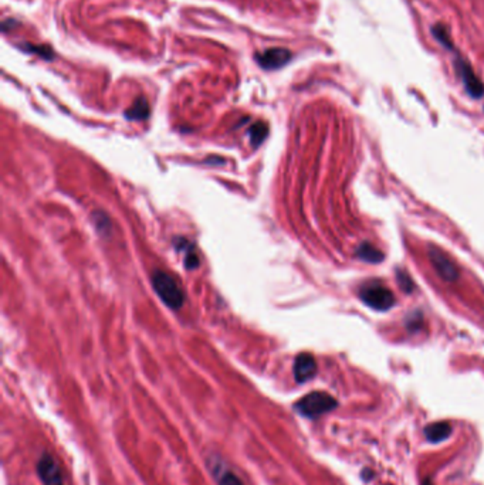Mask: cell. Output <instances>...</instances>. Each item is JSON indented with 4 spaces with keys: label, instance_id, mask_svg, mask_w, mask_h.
<instances>
[{
    "label": "cell",
    "instance_id": "cell-17",
    "mask_svg": "<svg viewBox=\"0 0 484 485\" xmlns=\"http://www.w3.org/2000/svg\"><path fill=\"white\" fill-rule=\"evenodd\" d=\"M423 325V316L420 312L415 311L406 318V326L410 332H417Z\"/></svg>",
    "mask_w": 484,
    "mask_h": 485
},
{
    "label": "cell",
    "instance_id": "cell-5",
    "mask_svg": "<svg viewBox=\"0 0 484 485\" xmlns=\"http://www.w3.org/2000/svg\"><path fill=\"white\" fill-rule=\"evenodd\" d=\"M427 254H429V260H430L433 268L436 270V273L439 274V277L441 280H444L447 283H454L458 280V277H460L458 267L443 250H440L436 246H429Z\"/></svg>",
    "mask_w": 484,
    "mask_h": 485
},
{
    "label": "cell",
    "instance_id": "cell-6",
    "mask_svg": "<svg viewBox=\"0 0 484 485\" xmlns=\"http://www.w3.org/2000/svg\"><path fill=\"white\" fill-rule=\"evenodd\" d=\"M206 464L219 485H244L243 479L229 467V464L219 454H210L206 458Z\"/></svg>",
    "mask_w": 484,
    "mask_h": 485
},
{
    "label": "cell",
    "instance_id": "cell-4",
    "mask_svg": "<svg viewBox=\"0 0 484 485\" xmlns=\"http://www.w3.org/2000/svg\"><path fill=\"white\" fill-rule=\"evenodd\" d=\"M454 70L470 97L478 100L484 96V83L478 79L473 67L458 53H456L454 57Z\"/></svg>",
    "mask_w": 484,
    "mask_h": 485
},
{
    "label": "cell",
    "instance_id": "cell-16",
    "mask_svg": "<svg viewBox=\"0 0 484 485\" xmlns=\"http://www.w3.org/2000/svg\"><path fill=\"white\" fill-rule=\"evenodd\" d=\"M396 280H398L400 288H402L405 292H412V291H413L415 284H413L412 278L409 277V274H407L406 271L398 270V271H396Z\"/></svg>",
    "mask_w": 484,
    "mask_h": 485
},
{
    "label": "cell",
    "instance_id": "cell-7",
    "mask_svg": "<svg viewBox=\"0 0 484 485\" xmlns=\"http://www.w3.org/2000/svg\"><path fill=\"white\" fill-rule=\"evenodd\" d=\"M38 475L43 485H66L62 468L50 452H43L36 465Z\"/></svg>",
    "mask_w": 484,
    "mask_h": 485
},
{
    "label": "cell",
    "instance_id": "cell-10",
    "mask_svg": "<svg viewBox=\"0 0 484 485\" xmlns=\"http://www.w3.org/2000/svg\"><path fill=\"white\" fill-rule=\"evenodd\" d=\"M424 434L430 443H439L451 434V426L447 421H436L426 426Z\"/></svg>",
    "mask_w": 484,
    "mask_h": 485
},
{
    "label": "cell",
    "instance_id": "cell-11",
    "mask_svg": "<svg viewBox=\"0 0 484 485\" xmlns=\"http://www.w3.org/2000/svg\"><path fill=\"white\" fill-rule=\"evenodd\" d=\"M356 256L362 261L371 263V264H376L383 260V253L378 250L375 246H372L371 243H362L356 250Z\"/></svg>",
    "mask_w": 484,
    "mask_h": 485
},
{
    "label": "cell",
    "instance_id": "cell-12",
    "mask_svg": "<svg viewBox=\"0 0 484 485\" xmlns=\"http://www.w3.org/2000/svg\"><path fill=\"white\" fill-rule=\"evenodd\" d=\"M432 35H433V38H434L446 50L453 52V53H457V52H456V47H454V42H453V39H451V35H450L449 29H447L444 25H441V23L434 25V26L432 28Z\"/></svg>",
    "mask_w": 484,
    "mask_h": 485
},
{
    "label": "cell",
    "instance_id": "cell-9",
    "mask_svg": "<svg viewBox=\"0 0 484 485\" xmlns=\"http://www.w3.org/2000/svg\"><path fill=\"white\" fill-rule=\"evenodd\" d=\"M294 379L297 383H305L317 375V362L311 353H300L294 360Z\"/></svg>",
    "mask_w": 484,
    "mask_h": 485
},
{
    "label": "cell",
    "instance_id": "cell-15",
    "mask_svg": "<svg viewBox=\"0 0 484 485\" xmlns=\"http://www.w3.org/2000/svg\"><path fill=\"white\" fill-rule=\"evenodd\" d=\"M269 135V127L266 122H256L250 128V141L254 147H259Z\"/></svg>",
    "mask_w": 484,
    "mask_h": 485
},
{
    "label": "cell",
    "instance_id": "cell-2",
    "mask_svg": "<svg viewBox=\"0 0 484 485\" xmlns=\"http://www.w3.org/2000/svg\"><path fill=\"white\" fill-rule=\"evenodd\" d=\"M338 406V401L325 392H311L301 397L294 410L307 418H317L325 413L332 411Z\"/></svg>",
    "mask_w": 484,
    "mask_h": 485
},
{
    "label": "cell",
    "instance_id": "cell-13",
    "mask_svg": "<svg viewBox=\"0 0 484 485\" xmlns=\"http://www.w3.org/2000/svg\"><path fill=\"white\" fill-rule=\"evenodd\" d=\"M128 120H145L150 117V104L144 97H140L134 101L130 110L125 113Z\"/></svg>",
    "mask_w": 484,
    "mask_h": 485
},
{
    "label": "cell",
    "instance_id": "cell-3",
    "mask_svg": "<svg viewBox=\"0 0 484 485\" xmlns=\"http://www.w3.org/2000/svg\"><path fill=\"white\" fill-rule=\"evenodd\" d=\"M152 285L161 299L172 309H179L185 302V294L176 280L165 271L152 274Z\"/></svg>",
    "mask_w": 484,
    "mask_h": 485
},
{
    "label": "cell",
    "instance_id": "cell-18",
    "mask_svg": "<svg viewBox=\"0 0 484 485\" xmlns=\"http://www.w3.org/2000/svg\"><path fill=\"white\" fill-rule=\"evenodd\" d=\"M422 485H433V484H432L429 479H424V481L422 482Z\"/></svg>",
    "mask_w": 484,
    "mask_h": 485
},
{
    "label": "cell",
    "instance_id": "cell-1",
    "mask_svg": "<svg viewBox=\"0 0 484 485\" xmlns=\"http://www.w3.org/2000/svg\"><path fill=\"white\" fill-rule=\"evenodd\" d=\"M361 301L375 311H388L395 305L393 292L379 280H371L359 287Z\"/></svg>",
    "mask_w": 484,
    "mask_h": 485
},
{
    "label": "cell",
    "instance_id": "cell-14",
    "mask_svg": "<svg viewBox=\"0 0 484 485\" xmlns=\"http://www.w3.org/2000/svg\"><path fill=\"white\" fill-rule=\"evenodd\" d=\"M178 246L181 247L182 253H185V264L189 270L192 268H196L199 266V257L196 254V251L193 250V246L191 243H188L185 239H179V243Z\"/></svg>",
    "mask_w": 484,
    "mask_h": 485
},
{
    "label": "cell",
    "instance_id": "cell-8",
    "mask_svg": "<svg viewBox=\"0 0 484 485\" xmlns=\"http://www.w3.org/2000/svg\"><path fill=\"white\" fill-rule=\"evenodd\" d=\"M293 55L287 49H269L261 55H257V63L266 70H276L286 66L291 60Z\"/></svg>",
    "mask_w": 484,
    "mask_h": 485
}]
</instances>
